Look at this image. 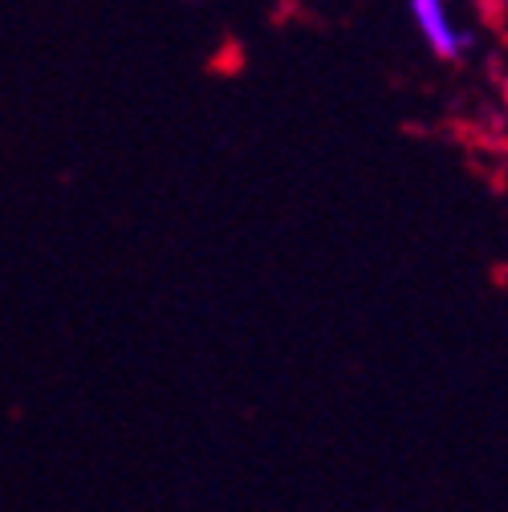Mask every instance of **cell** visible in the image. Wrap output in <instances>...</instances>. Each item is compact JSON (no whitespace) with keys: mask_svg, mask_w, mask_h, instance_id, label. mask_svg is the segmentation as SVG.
I'll return each instance as SVG.
<instances>
[{"mask_svg":"<svg viewBox=\"0 0 508 512\" xmlns=\"http://www.w3.org/2000/svg\"><path fill=\"white\" fill-rule=\"evenodd\" d=\"M407 17H411L419 41L443 61H464V53L476 41L468 21L456 9V0H407Z\"/></svg>","mask_w":508,"mask_h":512,"instance_id":"obj_1","label":"cell"},{"mask_svg":"<svg viewBox=\"0 0 508 512\" xmlns=\"http://www.w3.org/2000/svg\"><path fill=\"white\" fill-rule=\"evenodd\" d=\"M500 94H504V106H508V74H504V82H500Z\"/></svg>","mask_w":508,"mask_h":512,"instance_id":"obj_2","label":"cell"}]
</instances>
